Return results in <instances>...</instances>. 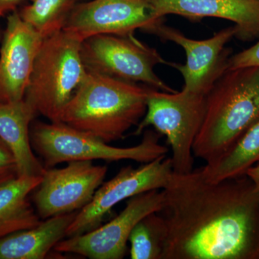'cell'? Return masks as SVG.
Listing matches in <instances>:
<instances>
[{
    "label": "cell",
    "instance_id": "6",
    "mask_svg": "<svg viewBox=\"0 0 259 259\" xmlns=\"http://www.w3.org/2000/svg\"><path fill=\"white\" fill-rule=\"evenodd\" d=\"M206 96L182 90L166 93L151 89L144 117L134 133L139 136L152 126L166 136L171 146L173 172L187 174L194 170L193 146L205 113Z\"/></svg>",
    "mask_w": 259,
    "mask_h": 259
},
{
    "label": "cell",
    "instance_id": "3",
    "mask_svg": "<svg viewBox=\"0 0 259 259\" xmlns=\"http://www.w3.org/2000/svg\"><path fill=\"white\" fill-rule=\"evenodd\" d=\"M259 120V67L228 70L206 96L203 122L193 146L205 165L221 159Z\"/></svg>",
    "mask_w": 259,
    "mask_h": 259
},
{
    "label": "cell",
    "instance_id": "2",
    "mask_svg": "<svg viewBox=\"0 0 259 259\" xmlns=\"http://www.w3.org/2000/svg\"><path fill=\"white\" fill-rule=\"evenodd\" d=\"M151 89L88 71L60 122L107 144L119 141L144 117Z\"/></svg>",
    "mask_w": 259,
    "mask_h": 259
},
{
    "label": "cell",
    "instance_id": "22",
    "mask_svg": "<svg viewBox=\"0 0 259 259\" xmlns=\"http://www.w3.org/2000/svg\"><path fill=\"white\" fill-rule=\"evenodd\" d=\"M253 66L259 67V41L253 47L230 56L228 59V70Z\"/></svg>",
    "mask_w": 259,
    "mask_h": 259
},
{
    "label": "cell",
    "instance_id": "14",
    "mask_svg": "<svg viewBox=\"0 0 259 259\" xmlns=\"http://www.w3.org/2000/svg\"><path fill=\"white\" fill-rule=\"evenodd\" d=\"M159 18L177 15L191 20L217 18L235 24L243 41L259 37V0H147Z\"/></svg>",
    "mask_w": 259,
    "mask_h": 259
},
{
    "label": "cell",
    "instance_id": "9",
    "mask_svg": "<svg viewBox=\"0 0 259 259\" xmlns=\"http://www.w3.org/2000/svg\"><path fill=\"white\" fill-rule=\"evenodd\" d=\"M163 202L162 190L148 191L131 197L123 210L110 222L88 233L63 239L54 250L90 259L123 258L134 227L148 214L159 212Z\"/></svg>",
    "mask_w": 259,
    "mask_h": 259
},
{
    "label": "cell",
    "instance_id": "11",
    "mask_svg": "<svg viewBox=\"0 0 259 259\" xmlns=\"http://www.w3.org/2000/svg\"><path fill=\"white\" fill-rule=\"evenodd\" d=\"M159 18L147 0H88L75 8L63 30L81 40L93 35H127L136 30L153 33Z\"/></svg>",
    "mask_w": 259,
    "mask_h": 259
},
{
    "label": "cell",
    "instance_id": "13",
    "mask_svg": "<svg viewBox=\"0 0 259 259\" xmlns=\"http://www.w3.org/2000/svg\"><path fill=\"white\" fill-rule=\"evenodd\" d=\"M44 39L19 12L8 15L0 47V104L23 100Z\"/></svg>",
    "mask_w": 259,
    "mask_h": 259
},
{
    "label": "cell",
    "instance_id": "21",
    "mask_svg": "<svg viewBox=\"0 0 259 259\" xmlns=\"http://www.w3.org/2000/svg\"><path fill=\"white\" fill-rule=\"evenodd\" d=\"M16 161L8 145L0 139V185L18 178Z\"/></svg>",
    "mask_w": 259,
    "mask_h": 259
},
{
    "label": "cell",
    "instance_id": "1",
    "mask_svg": "<svg viewBox=\"0 0 259 259\" xmlns=\"http://www.w3.org/2000/svg\"><path fill=\"white\" fill-rule=\"evenodd\" d=\"M161 259H259V192L246 175L211 182L173 172L163 189Z\"/></svg>",
    "mask_w": 259,
    "mask_h": 259
},
{
    "label": "cell",
    "instance_id": "18",
    "mask_svg": "<svg viewBox=\"0 0 259 259\" xmlns=\"http://www.w3.org/2000/svg\"><path fill=\"white\" fill-rule=\"evenodd\" d=\"M259 164V120L247 131L231 151L212 164L201 167L211 182L245 175L250 167Z\"/></svg>",
    "mask_w": 259,
    "mask_h": 259
},
{
    "label": "cell",
    "instance_id": "17",
    "mask_svg": "<svg viewBox=\"0 0 259 259\" xmlns=\"http://www.w3.org/2000/svg\"><path fill=\"white\" fill-rule=\"evenodd\" d=\"M41 177H19L0 185V240L41 223L30 200L41 182Z\"/></svg>",
    "mask_w": 259,
    "mask_h": 259
},
{
    "label": "cell",
    "instance_id": "12",
    "mask_svg": "<svg viewBox=\"0 0 259 259\" xmlns=\"http://www.w3.org/2000/svg\"><path fill=\"white\" fill-rule=\"evenodd\" d=\"M153 34L175 42L185 51L186 64L171 65L183 77L182 90L207 96L216 81L228 71L231 50L226 49V46L236 36V28L232 26L223 29L210 38L198 40L189 38L180 30L161 23Z\"/></svg>",
    "mask_w": 259,
    "mask_h": 259
},
{
    "label": "cell",
    "instance_id": "15",
    "mask_svg": "<svg viewBox=\"0 0 259 259\" xmlns=\"http://www.w3.org/2000/svg\"><path fill=\"white\" fill-rule=\"evenodd\" d=\"M37 112L25 101L0 104V139L16 161L18 177H41L47 168L34 154L30 128Z\"/></svg>",
    "mask_w": 259,
    "mask_h": 259
},
{
    "label": "cell",
    "instance_id": "23",
    "mask_svg": "<svg viewBox=\"0 0 259 259\" xmlns=\"http://www.w3.org/2000/svg\"><path fill=\"white\" fill-rule=\"evenodd\" d=\"M26 0H0V18L16 11L17 8Z\"/></svg>",
    "mask_w": 259,
    "mask_h": 259
},
{
    "label": "cell",
    "instance_id": "4",
    "mask_svg": "<svg viewBox=\"0 0 259 259\" xmlns=\"http://www.w3.org/2000/svg\"><path fill=\"white\" fill-rule=\"evenodd\" d=\"M82 41L62 30L45 37L37 51L24 100L50 122H60L88 73L80 54Z\"/></svg>",
    "mask_w": 259,
    "mask_h": 259
},
{
    "label": "cell",
    "instance_id": "25",
    "mask_svg": "<svg viewBox=\"0 0 259 259\" xmlns=\"http://www.w3.org/2000/svg\"><path fill=\"white\" fill-rule=\"evenodd\" d=\"M3 32H2L1 28H0V42H2V40H3Z\"/></svg>",
    "mask_w": 259,
    "mask_h": 259
},
{
    "label": "cell",
    "instance_id": "20",
    "mask_svg": "<svg viewBox=\"0 0 259 259\" xmlns=\"http://www.w3.org/2000/svg\"><path fill=\"white\" fill-rule=\"evenodd\" d=\"M167 236L164 218L153 212L142 218L134 227L128 242L131 259H161Z\"/></svg>",
    "mask_w": 259,
    "mask_h": 259
},
{
    "label": "cell",
    "instance_id": "8",
    "mask_svg": "<svg viewBox=\"0 0 259 259\" xmlns=\"http://www.w3.org/2000/svg\"><path fill=\"white\" fill-rule=\"evenodd\" d=\"M172 173L171 160L166 156L138 168L129 166L121 168L112 180L97 189L91 202L78 212L66 231V238L98 228L112 207L122 201L148 191L163 190Z\"/></svg>",
    "mask_w": 259,
    "mask_h": 259
},
{
    "label": "cell",
    "instance_id": "10",
    "mask_svg": "<svg viewBox=\"0 0 259 259\" xmlns=\"http://www.w3.org/2000/svg\"><path fill=\"white\" fill-rule=\"evenodd\" d=\"M61 168H47L32 192L35 210L42 220L81 210L103 184L107 167L91 161L69 162Z\"/></svg>",
    "mask_w": 259,
    "mask_h": 259
},
{
    "label": "cell",
    "instance_id": "7",
    "mask_svg": "<svg viewBox=\"0 0 259 259\" xmlns=\"http://www.w3.org/2000/svg\"><path fill=\"white\" fill-rule=\"evenodd\" d=\"M89 72L145 85L166 93H176L154 71L158 64L171 66L156 49L140 41L134 34L93 35L84 39L80 49Z\"/></svg>",
    "mask_w": 259,
    "mask_h": 259
},
{
    "label": "cell",
    "instance_id": "19",
    "mask_svg": "<svg viewBox=\"0 0 259 259\" xmlns=\"http://www.w3.org/2000/svg\"><path fill=\"white\" fill-rule=\"evenodd\" d=\"M88 0H32L20 17L45 37L61 31L75 8Z\"/></svg>",
    "mask_w": 259,
    "mask_h": 259
},
{
    "label": "cell",
    "instance_id": "5",
    "mask_svg": "<svg viewBox=\"0 0 259 259\" xmlns=\"http://www.w3.org/2000/svg\"><path fill=\"white\" fill-rule=\"evenodd\" d=\"M160 136L157 132L146 130L139 145L120 148L110 146L93 135L62 122L47 123L33 120L30 128L32 147L42 158L46 168L65 162L95 160L148 163L166 156L168 153V148L159 144Z\"/></svg>",
    "mask_w": 259,
    "mask_h": 259
},
{
    "label": "cell",
    "instance_id": "16",
    "mask_svg": "<svg viewBox=\"0 0 259 259\" xmlns=\"http://www.w3.org/2000/svg\"><path fill=\"white\" fill-rule=\"evenodd\" d=\"M78 212L48 218L36 227L5 237L0 240V259L47 258L56 245L64 239Z\"/></svg>",
    "mask_w": 259,
    "mask_h": 259
},
{
    "label": "cell",
    "instance_id": "24",
    "mask_svg": "<svg viewBox=\"0 0 259 259\" xmlns=\"http://www.w3.org/2000/svg\"><path fill=\"white\" fill-rule=\"evenodd\" d=\"M245 175L253 181V184L259 192V164L250 167L245 172Z\"/></svg>",
    "mask_w": 259,
    "mask_h": 259
}]
</instances>
